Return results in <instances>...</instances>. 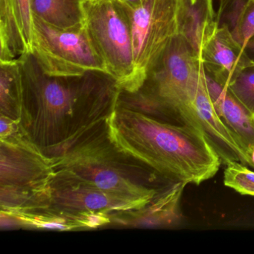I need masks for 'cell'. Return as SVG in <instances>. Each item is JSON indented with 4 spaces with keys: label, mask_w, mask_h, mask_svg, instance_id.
I'll return each instance as SVG.
<instances>
[{
    "label": "cell",
    "mask_w": 254,
    "mask_h": 254,
    "mask_svg": "<svg viewBox=\"0 0 254 254\" xmlns=\"http://www.w3.org/2000/svg\"><path fill=\"white\" fill-rule=\"evenodd\" d=\"M247 156L248 159V166L254 169V142L247 148Z\"/></svg>",
    "instance_id": "21"
},
{
    "label": "cell",
    "mask_w": 254,
    "mask_h": 254,
    "mask_svg": "<svg viewBox=\"0 0 254 254\" xmlns=\"http://www.w3.org/2000/svg\"><path fill=\"white\" fill-rule=\"evenodd\" d=\"M219 26L213 0H183L181 34L200 57L203 46Z\"/></svg>",
    "instance_id": "14"
},
{
    "label": "cell",
    "mask_w": 254,
    "mask_h": 254,
    "mask_svg": "<svg viewBox=\"0 0 254 254\" xmlns=\"http://www.w3.org/2000/svg\"><path fill=\"white\" fill-rule=\"evenodd\" d=\"M191 111L200 130L205 133L224 164L236 161L248 166L246 148L221 120L214 106L208 91L204 69L200 74L193 96Z\"/></svg>",
    "instance_id": "9"
},
{
    "label": "cell",
    "mask_w": 254,
    "mask_h": 254,
    "mask_svg": "<svg viewBox=\"0 0 254 254\" xmlns=\"http://www.w3.org/2000/svg\"><path fill=\"white\" fill-rule=\"evenodd\" d=\"M84 26L107 71L122 91L135 81L133 44L128 16L114 0H84Z\"/></svg>",
    "instance_id": "6"
},
{
    "label": "cell",
    "mask_w": 254,
    "mask_h": 254,
    "mask_svg": "<svg viewBox=\"0 0 254 254\" xmlns=\"http://www.w3.org/2000/svg\"><path fill=\"white\" fill-rule=\"evenodd\" d=\"M206 79L217 113L242 141L247 151V148L254 142V116L235 97L228 87L221 86L206 73Z\"/></svg>",
    "instance_id": "13"
},
{
    "label": "cell",
    "mask_w": 254,
    "mask_h": 254,
    "mask_svg": "<svg viewBox=\"0 0 254 254\" xmlns=\"http://www.w3.org/2000/svg\"><path fill=\"white\" fill-rule=\"evenodd\" d=\"M200 58L206 73L227 87L254 62L224 24L215 29L202 48Z\"/></svg>",
    "instance_id": "10"
},
{
    "label": "cell",
    "mask_w": 254,
    "mask_h": 254,
    "mask_svg": "<svg viewBox=\"0 0 254 254\" xmlns=\"http://www.w3.org/2000/svg\"><path fill=\"white\" fill-rule=\"evenodd\" d=\"M84 0H31L34 17L62 29L84 26Z\"/></svg>",
    "instance_id": "15"
},
{
    "label": "cell",
    "mask_w": 254,
    "mask_h": 254,
    "mask_svg": "<svg viewBox=\"0 0 254 254\" xmlns=\"http://www.w3.org/2000/svg\"><path fill=\"white\" fill-rule=\"evenodd\" d=\"M114 1L123 8L135 9L143 5L147 0H114Z\"/></svg>",
    "instance_id": "20"
},
{
    "label": "cell",
    "mask_w": 254,
    "mask_h": 254,
    "mask_svg": "<svg viewBox=\"0 0 254 254\" xmlns=\"http://www.w3.org/2000/svg\"><path fill=\"white\" fill-rule=\"evenodd\" d=\"M227 87L254 116V62L244 69Z\"/></svg>",
    "instance_id": "19"
},
{
    "label": "cell",
    "mask_w": 254,
    "mask_h": 254,
    "mask_svg": "<svg viewBox=\"0 0 254 254\" xmlns=\"http://www.w3.org/2000/svg\"><path fill=\"white\" fill-rule=\"evenodd\" d=\"M108 127L117 146L171 184L200 185L222 163L205 133L193 126L164 123L117 105Z\"/></svg>",
    "instance_id": "2"
},
{
    "label": "cell",
    "mask_w": 254,
    "mask_h": 254,
    "mask_svg": "<svg viewBox=\"0 0 254 254\" xmlns=\"http://www.w3.org/2000/svg\"><path fill=\"white\" fill-rule=\"evenodd\" d=\"M183 0H147L139 8H124L133 44L136 90L172 40L181 34ZM122 91V90H121Z\"/></svg>",
    "instance_id": "8"
},
{
    "label": "cell",
    "mask_w": 254,
    "mask_h": 254,
    "mask_svg": "<svg viewBox=\"0 0 254 254\" xmlns=\"http://www.w3.org/2000/svg\"><path fill=\"white\" fill-rule=\"evenodd\" d=\"M190 1L191 2V3H194V2H195L197 0H190Z\"/></svg>",
    "instance_id": "23"
},
{
    "label": "cell",
    "mask_w": 254,
    "mask_h": 254,
    "mask_svg": "<svg viewBox=\"0 0 254 254\" xmlns=\"http://www.w3.org/2000/svg\"><path fill=\"white\" fill-rule=\"evenodd\" d=\"M33 39L31 0H0V62L32 53Z\"/></svg>",
    "instance_id": "11"
},
{
    "label": "cell",
    "mask_w": 254,
    "mask_h": 254,
    "mask_svg": "<svg viewBox=\"0 0 254 254\" xmlns=\"http://www.w3.org/2000/svg\"><path fill=\"white\" fill-rule=\"evenodd\" d=\"M23 105V83L18 59L0 62V114L20 121Z\"/></svg>",
    "instance_id": "17"
},
{
    "label": "cell",
    "mask_w": 254,
    "mask_h": 254,
    "mask_svg": "<svg viewBox=\"0 0 254 254\" xmlns=\"http://www.w3.org/2000/svg\"><path fill=\"white\" fill-rule=\"evenodd\" d=\"M18 60L23 83L19 124L25 136L48 158L66 152L105 123L117 107L120 85L108 72L53 76L44 72L32 53Z\"/></svg>",
    "instance_id": "1"
},
{
    "label": "cell",
    "mask_w": 254,
    "mask_h": 254,
    "mask_svg": "<svg viewBox=\"0 0 254 254\" xmlns=\"http://www.w3.org/2000/svg\"><path fill=\"white\" fill-rule=\"evenodd\" d=\"M186 186L184 183L170 184L144 207L113 215L111 224L136 227L171 225L179 218L180 200Z\"/></svg>",
    "instance_id": "12"
},
{
    "label": "cell",
    "mask_w": 254,
    "mask_h": 254,
    "mask_svg": "<svg viewBox=\"0 0 254 254\" xmlns=\"http://www.w3.org/2000/svg\"><path fill=\"white\" fill-rule=\"evenodd\" d=\"M108 120L83 136L62 155L50 159L53 169L145 206L169 185L160 187L159 183L163 179L151 168L114 143L108 131Z\"/></svg>",
    "instance_id": "3"
},
{
    "label": "cell",
    "mask_w": 254,
    "mask_h": 254,
    "mask_svg": "<svg viewBox=\"0 0 254 254\" xmlns=\"http://www.w3.org/2000/svg\"><path fill=\"white\" fill-rule=\"evenodd\" d=\"M203 69L200 58L186 38L178 35L132 92L120 90L117 106L164 123L200 129L191 102Z\"/></svg>",
    "instance_id": "4"
},
{
    "label": "cell",
    "mask_w": 254,
    "mask_h": 254,
    "mask_svg": "<svg viewBox=\"0 0 254 254\" xmlns=\"http://www.w3.org/2000/svg\"><path fill=\"white\" fill-rule=\"evenodd\" d=\"M245 50H246L248 55L251 56V59L254 61V38H253L252 39L249 41Z\"/></svg>",
    "instance_id": "22"
},
{
    "label": "cell",
    "mask_w": 254,
    "mask_h": 254,
    "mask_svg": "<svg viewBox=\"0 0 254 254\" xmlns=\"http://www.w3.org/2000/svg\"><path fill=\"white\" fill-rule=\"evenodd\" d=\"M32 55L44 72L53 76H78L89 71L108 72L85 26L59 29L34 17Z\"/></svg>",
    "instance_id": "7"
},
{
    "label": "cell",
    "mask_w": 254,
    "mask_h": 254,
    "mask_svg": "<svg viewBox=\"0 0 254 254\" xmlns=\"http://www.w3.org/2000/svg\"><path fill=\"white\" fill-rule=\"evenodd\" d=\"M224 184L243 195L254 197V171L239 162L226 165Z\"/></svg>",
    "instance_id": "18"
},
{
    "label": "cell",
    "mask_w": 254,
    "mask_h": 254,
    "mask_svg": "<svg viewBox=\"0 0 254 254\" xmlns=\"http://www.w3.org/2000/svg\"><path fill=\"white\" fill-rule=\"evenodd\" d=\"M216 20L219 26H228L233 38L245 50L254 38V0H221Z\"/></svg>",
    "instance_id": "16"
},
{
    "label": "cell",
    "mask_w": 254,
    "mask_h": 254,
    "mask_svg": "<svg viewBox=\"0 0 254 254\" xmlns=\"http://www.w3.org/2000/svg\"><path fill=\"white\" fill-rule=\"evenodd\" d=\"M1 212L33 207L54 174L53 163L28 138L19 121L1 116Z\"/></svg>",
    "instance_id": "5"
}]
</instances>
